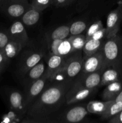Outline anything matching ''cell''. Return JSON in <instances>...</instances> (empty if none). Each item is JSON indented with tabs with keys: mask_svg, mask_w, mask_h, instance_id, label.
<instances>
[{
	"mask_svg": "<svg viewBox=\"0 0 122 123\" xmlns=\"http://www.w3.org/2000/svg\"><path fill=\"white\" fill-rule=\"evenodd\" d=\"M73 81L51 82L28 109L25 115L30 119L29 121L47 122L51 115L66 104L67 92Z\"/></svg>",
	"mask_w": 122,
	"mask_h": 123,
	"instance_id": "1",
	"label": "cell"
},
{
	"mask_svg": "<svg viewBox=\"0 0 122 123\" xmlns=\"http://www.w3.org/2000/svg\"><path fill=\"white\" fill-rule=\"evenodd\" d=\"M104 56L103 70L107 67H121L122 66V37L117 34L106 38L103 44Z\"/></svg>",
	"mask_w": 122,
	"mask_h": 123,
	"instance_id": "2",
	"label": "cell"
},
{
	"mask_svg": "<svg viewBox=\"0 0 122 123\" xmlns=\"http://www.w3.org/2000/svg\"><path fill=\"white\" fill-rule=\"evenodd\" d=\"M83 66V53L78 51L73 53L67 58L65 64L54 75L50 82H63L74 80L81 73Z\"/></svg>",
	"mask_w": 122,
	"mask_h": 123,
	"instance_id": "3",
	"label": "cell"
},
{
	"mask_svg": "<svg viewBox=\"0 0 122 123\" xmlns=\"http://www.w3.org/2000/svg\"><path fill=\"white\" fill-rule=\"evenodd\" d=\"M96 90L89 89L84 86L77 79H74L66 96L67 105L74 104L85 100L90 96Z\"/></svg>",
	"mask_w": 122,
	"mask_h": 123,
	"instance_id": "4",
	"label": "cell"
},
{
	"mask_svg": "<svg viewBox=\"0 0 122 123\" xmlns=\"http://www.w3.org/2000/svg\"><path fill=\"white\" fill-rule=\"evenodd\" d=\"M48 81H49V79L44 74L43 76L37 79V80L25 86V92L23 94L25 103L27 108V110L31 105L33 103V101L46 87Z\"/></svg>",
	"mask_w": 122,
	"mask_h": 123,
	"instance_id": "5",
	"label": "cell"
},
{
	"mask_svg": "<svg viewBox=\"0 0 122 123\" xmlns=\"http://www.w3.org/2000/svg\"><path fill=\"white\" fill-rule=\"evenodd\" d=\"M122 22V9L118 4L116 8L112 10L108 14L106 18V39L111 38L118 34L120 25Z\"/></svg>",
	"mask_w": 122,
	"mask_h": 123,
	"instance_id": "6",
	"label": "cell"
},
{
	"mask_svg": "<svg viewBox=\"0 0 122 123\" xmlns=\"http://www.w3.org/2000/svg\"><path fill=\"white\" fill-rule=\"evenodd\" d=\"M104 56L102 50L90 55L83 57V66L81 73H89L103 70Z\"/></svg>",
	"mask_w": 122,
	"mask_h": 123,
	"instance_id": "7",
	"label": "cell"
},
{
	"mask_svg": "<svg viewBox=\"0 0 122 123\" xmlns=\"http://www.w3.org/2000/svg\"><path fill=\"white\" fill-rule=\"evenodd\" d=\"M0 2L6 13L12 18H20L31 6L29 2L24 1L0 0Z\"/></svg>",
	"mask_w": 122,
	"mask_h": 123,
	"instance_id": "8",
	"label": "cell"
},
{
	"mask_svg": "<svg viewBox=\"0 0 122 123\" xmlns=\"http://www.w3.org/2000/svg\"><path fill=\"white\" fill-rule=\"evenodd\" d=\"M86 106L77 105L63 112L58 118L57 122L78 123L84 119L88 114Z\"/></svg>",
	"mask_w": 122,
	"mask_h": 123,
	"instance_id": "9",
	"label": "cell"
},
{
	"mask_svg": "<svg viewBox=\"0 0 122 123\" xmlns=\"http://www.w3.org/2000/svg\"><path fill=\"white\" fill-rule=\"evenodd\" d=\"M8 32L10 39L20 43L23 48L27 45L29 41L25 26L21 20H16L13 23Z\"/></svg>",
	"mask_w": 122,
	"mask_h": 123,
	"instance_id": "10",
	"label": "cell"
},
{
	"mask_svg": "<svg viewBox=\"0 0 122 123\" xmlns=\"http://www.w3.org/2000/svg\"><path fill=\"white\" fill-rule=\"evenodd\" d=\"M68 56L50 54L47 62L46 68L44 73V75L47 77L49 81H50L54 75L63 67Z\"/></svg>",
	"mask_w": 122,
	"mask_h": 123,
	"instance_id": "11",
	"label": "cell"
},
{
	"mask_svg": "<svg viewBox=\"0 0 122 123\" xmlns=\"http://www.w3.org/2000/svg\"><path fill=\"white\" fill-rule=\"evenodd\" d=\"M8 100L13 111L22 118L26 115L27 108L25 105L23 93L22 94L17 90H13L10 93Z\"/></svg>",
	"mask_w": 122,
	"mask_h": 123,
	"instance_id": "12",
	"label": "cell"
},
{
	"mask_svg": "<svg viewBox=\"0 0 122 123\" xmlns=\"http://www.w3.org/2000/svg\"><path fill=\"white\" fill-rule=\"evenodd\" d=\"M49 42L50 54L67 56L73 54L69 37L63 40H55Z\"/></svg>",
	"mask_w": 122,
	"mask_h": 123,
	"instance_id": "13",
	"label": "cell"
},
{
	"mask_svg": "<svg viewBox=\"0 0 122 123\" xmlns=\"http://www.w3.org/2000/svg\"><path fill=\"white\" fill-rule=\"evenodd\" d=\"M102 71V69H100L92 73H81L75 79L87 88L97 90L98 86H100Z\"/></svg>",
	"mask_w": 122,
	"mask_h": 123,
	"instance_id": "14",
	"label": "cell"
},
{
	"mask_svg": "<svg viewBox=\"0 0 122 123\" xmlns=\"http://www.w3.org/2000/svg\"><path fill=\"white\" fill-rule=\"evenodd\" d=\"M43 56V54L41 52H32L26 55L24 58L21 59L19 64V70L22 76L23 77L29 70L40 62Z\"/></svg>",
	"mask_w": 122,
	"mask_h": 123,
	"instance_id": "15",
	"label": "cell"
},
{
	"mask_svg": "<svg viewBox=\"0 0 122 123\" xmlns=\"http://www.w3.org/2000/svg\"><path fill=\"white\" fill-rule=\"evenodd\" d=\"M122 76V67H107L102 71L100 86H106L114 82L120 80Z\"/></svg>",
	"mask_w": 122,
	"mask_h": 123,
	"instance_id": "16",
	"label": "cell"
},
{
	"mask_svg": "<svg viewBox=\"0 0 122 123\" xmlns=\"http://www.w3.org/2000/svg\"><path fill=\"white\" fill-rule=\"evenodd\" d=\"M45 68L46 67L45 64L41 61L31 69L29 70L28 72L23 77L24 86H26L29 85L30 84L43 76L45 73Z\"/></svg>",
	"mask_w": 122,
	"mask_h": 123,
	"instance_id": "17",
	"label": "cell"
},
{
	"mask_svg": "<svg viewBox=\"0 0 122 123\" xmlns=\"http://www.w3.org/2000/svg\"><path fill=\"white\" fill-rule=\"evenodd\" d=\"M122 88V82L120 80L114 82L106 86L101 94L104 101L114 100Z\"/></svg>",
	"mask_w": 122,
	"mask_h": 123,
	"instance_id": "18",
	"label": "cell"
},
{
	"mask_svg": "<svg viewBox=\"0 0 122 123\" xmlns=\"http://www.w3.org/2000/svg\"><path fill=\"white\" fill-rule=\"evenodd\" d=\"M41 13V12H39L38 10L34 8L31 5L29 8L25 12L22 16L20 18V20L25 26H33L35 25L39 20Z\"/></svg>",
	"mask_w": 122,
	"mask_h": 123,
	"instance_id": "19",
	"label": "cell"
},
{
	"mask_svg": "<svg viewBox=\"0 0 122 123\" xmlns=\"http://www.w3.org/2000/svg\"><path fill=\"white\" fill-rule=\"evenodd\" d=\"M114 101H91L86 105V108L90 114L101 115Z\"/></svg>",
	"mask_w": 122,
	"mask_h": 123,
	"instance_id": "20",
	"label": "cell"
},
{
	"mask_svg": "<svg viewBox=\"0 0 122 123\" xmlns=\"http://www.w3.org/2000/svg\"><path fill=\"white\" fill-rule=\"evenodd\" d=\"M23 46L20 43L10 39L4 48L2 49L4 54L8 60L17 56Z\"/></svg>",
	"mask_w": 122,
	"mask_h": 123,
	"instance_id": "21",
	"label": "cell"
},
{
	"mask_svg": "<svg viewBox=\"0 0 122 123\" xmlns=\"http://www.w3.org/2000/svg\"><path fill=\"white\" fill-rule=\"evenodd\" d=\"M104 40H96L89 38L87 40L82 50L83 57L90 55L102 49Z\"/></svg>",
	"mask_w": 122,
	"mask_h": 123,
	"instance_id": "22",
	"label": "cell"
},
{
	"mask_svg": "<svg viewBox=\"0 0 122 123\" xmlns=\"http://www.w3.org/2000/svg\"><path fill=\"white\" fill-rule=\"evenodd\" d=\"M70 35L69 26L64 25L56 28L48 35V42L55 40H63L69 37Z\"/></svg>",
	"mask_w": 122,
	"mask_h": 123,
	"instance_id": "23",
	"label": "cell"
},
{
	"mask_svg": "<svg viewBox=\"0 0 122 123\" xmlns=\"http://www.w3.org/2000/svg\"><path fill=\"white\" fill-rule=\"evenodd\" d=\"M122 111V102L114 101L108 108L106 111L100 115L102 120H109L118 114Z\"/></svg>",
	"mask_w": 122,
	"mask_h": 123,
	"instance_id": "24",
	"label": "cell"
},
{
	"mask_svg": "<svg viewBox=\"0 0 122 123\" xmlns=\"http://www.w3.org/2000/svg\"><path fill=\"white\" fill-rule=\"evenodd\" d=\"M69 37L71 42L72 52L75 53L78 51H82L83 48L87 40L86 36L80 34L74 36H70Z\"/></svg>",
	"mask_w": 122,
	"mask_h": 123,
	"instance_id": "25",
	"label": "cell"
},
{
	"mask_svg": "<svg viewBox=\"0 0 122 123\" xmlns=\"http://www.w3.org/2000/svg\"><path fill=\"white\" fill-rule=\"evenodd\" d=\"M87 26L86 23L83 20H77L73 22L69 26L70 36H74L82 34L85 30H87Z\"/></svg>",
	"mask_w": 122,
	"mask_h": 123,
	"instance_id": "26",
	"label": "cell"
},
{
	"mask_svg": "<svg viewBox=\"0 0 122 123\" xmlns=\"http://www.w3.org/2000/svg\"><path fill=\"white\" fill-rule=\"evenodd\" d=\"M30 4L32 7L42 12L53 4V0H32Z\"/></svg>",
	"mask_w": 122,
	"mask_h": 123,
	"instance_id": "27",
	"label": "cell"
},
{
	"mask_svg": "<svg viewBox=\"0 0 122 123\" xmlns=\"http://www.w3.org/2000/svg\"><path fill=\"white\" fill-rule=\"evenodd\" d=\"M104 28V26L102 25V23L100 20H97L94 22L92 24H91L87 28L86 33V40H88L92 37V36L96 32L99 30L100 29Z\"/></svg>",
	"mask_w": 122,
	"mask_h": 123,
	"instance_id": "28",
	"label": "cell"
},
{
	"mask_svg": "<svg viewBox=\"0 0 122 123\" xmlns=\"http://www.w3.org/2000/svg\"><path fill=\"white\" fill-rule=\"evenodd\" d=\"M10 40L8 32L0 31V50H2Z\"/></svg>",
	"mask_w": 122,
	"mask_h": 123,
	"instance_id": "29",
	"label": "cell"
},
{
	"mask_svg": "<svg viewBox=\"0 0 122 123\" xmlns=\"http://www.w3.org/2000/svg\"><path fill=\"white\" fill-rule=\"evenodd\" d=\"M90 38L96 40H104V38H106V30L105 28L104 27L98 30Z\"/></svg>",
	"mask_w": 122,
	"mask_h": 123,
	"instance_id": "30",
	"label": "cell"
},
{
	"mask_svg": "<svg viewBox=\"0 0 122 123\" xmlns=\"http://www.w3.org/2000/svg\"><path fill=\"white\" fill-rule=\"evenodd\" d=\"M75 1L76 0H53V4L57 8H59V7H64V6H68Z\"/></svg>",
	"mask_w": 122,
	"mask_h": 123,
	"instance_id": "31",
	"label": "cell"
},
{
	"mask_svg": "<svg viewBox=\"0 0 122 123\" xmlns=\"http://www.w3.org/2000/svg\"><path fill=\"white\" fill-rule=\"evenodd\" d=\"M8 61V60L6 57L3 52L0 50V72L3 70L4 67H5Z\"/></svg>",
	"mask_w": 122,
	"mask_h": 123,
	"instance_id": "32",
	"label": "cell"
},
{
	"mask_svg": "<svg viewBox=\"0 0 122 123\" xmlns=\"http://www.w3.org/2000/svg\"><path fill=\"white\" fill-rule=\"evenodd\" d=\"M108 122L112 123H122V111L113 117L109 119Z\"/></svg>",
	"mask_w": 122,
	"mask_h": 123,
	"instance_id": "33",
	"label": "cell"
},
{
	"mask_svg": "<svg viewBox=\"0 0 122 123\" xmlns=\"http://www.w3.org/2000/svg\"><path fill=\"white\" fill-rule=\"evenodd\" d=\"M114 101H116V102H122V90L120 91V93L118 94V96H117V97H116V98H115Z\"/></svg>",
	"mask_w": 122,
	"mask_h": 123,
	"instance_id": "34",
	"label": "cell"
},
{
	"mask_svg": "<svg viewBox=\"0 0 122 123\" xmlns=\"http://www.w3.org/2000/svg\"><path fill=\"white\" fill-rule=\"evenodd\" d=\"M7 1H24V2H29L28 0H7Z\"/></svg>",
	"mask_w": 122,
	"mask_h": 123,
	"instance_id": "35",
	"label": "cell"
},
{
	"mask_svg": "<svg viewBox=\"0 0 122 123\" xmlns=\"http://www.w3.org/2000/svg\"><path fill=\"white\" fill-rule=\"evenodd\" d=\"M89 0H79V1H81V2H83V3H84L86 2V1H89Z\"/></svg>",
	"mask_w": 122,
	"mask_h": 123,
	"instance_id": "36",
	"label": "cell"
},
{
	"mask_svg": "<svg viewBox=\"0 0 122 123\" xmlns=\"http://www.w3.org/2000/svg\"><path fill=\"white\" fill-rule=\"evenodd\" d=\"M118 4L121 6L122 9V0H119V2H118Z\"/></svg>",
	"mask_w": 122,
	"mask_h": 123,
	"instance_id": "37",
	"label": "cell"
}]
</instances>
